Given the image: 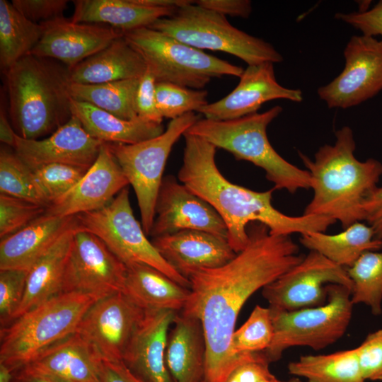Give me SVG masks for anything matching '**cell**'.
Returning a JSON list of instances; mask_svg holds the SVG:
<instances>
[{
  "label": "cell",
  "instance_id": "cell-1",
  "mask_svg": "<svg viewBox=\"0 0 382 382\" xmlns=\"http://www.w3.org/2000/svg\"><path fill=\"white\" fill-rule=\"evenodd\" d=\"M245 248L226 264L188 277L190 294L180 311L202 323L206 342L204 381L224 382L248 353L231 349L239 313L248 299L302 260L290 236L275 235L261 223L248 227Z\"/></svg>",
  "mask_w": 382,
  "mask_h": 382
},
{
  "label": "cell",
  "instance_id": "cell-2",
  "mask_svg": "<svg viewBox=\"0 0 382 382\" xmlns=\"http://www.w3.org/2000/svg\"><path fill=\"white\" fill-rule=\"evenodd\" d=\"M183 164L178 180L203 198L219 213L228 230V241L236 253L247 245L248 227L261 223L275 235H301L325 232L336 222L324 216H292L277 210L272 203L274 187L254 191L228 181L216 164L217 148L202 138L185 133Z\"/></svg>",
  "mask_w": 382,
  "mask_h": 382
},
{
  "label": "cell",
  "instance_id": "cell-3",
  "mask_svg": "<svg viewBox=\"0 0 382 382\" xmlns=\"http://www.w3.org/2000/svg\"><path fill=\"white\" fill-rule=\"evenodd\" d=\"M335 137V143L320 147L313 160L299 152L313 191L303 214L327 216L346 228L363 221L362 205L378 187L382 163L374 158L365 161L356 158L350 127H343Z\"/></svg>",
  "mask_w": 382,
  "mask_h": 382
},
{
  "label": "cell",
  "instance_id": "cell-4",
  "mask_svg": "<svg viewBox=\"0 0 382 382\" xmlns=\"http://www.w3.org/2000/svg\"><path fill=\"white\" fill-rule=\"evenodd\" d=\"M4 72L8 112L18 136L38 139L72 117L69 69L65 65L29 54Z\"/></svg>",
  "mask_w": 382,
  "mask_h": 382
},
{
  "label": "cell",
  "instance_id": "cell-5",
  "mask_svg": "<svg viewBox=\"0 0 382 382\" xmlns=\"http://www.w3.org/2000/svg\"><path fill=\"white\" fill-rule=\"evenodd\" d=\"M282 112V108L276 105L264 112L230 120L203 117L185 133L204 139L231 153L237 160L247 161L262 168L275 190L294 193L299 189L310 188V174L285 160L269 141L267 127Z\"/></svg>",
  "mask_w": 382,
  "mask_h": 382
},
{
  "label": "cell",
  "instance_id": "cell-6",
  "mask_svg": "<svg viewBox=\"0 0 382 382\" xmlns=\"http://www.w3.org/2000/svg\"><path fill=\"white\" fill-rule=\"evenodd\" d=\"M96 301L78 292L62 293L1 328L0 363L13 372L28 364L46 348L75 333Z\"/></svg>",
  "mask_w": 382,
  "mask_h": 382
},
{
  "label": "cell",
  "instance_id": "cell-7",
  "mask_svg": "<svg viewBox=\"0 0 382 382\" xmlns=\"http://www.w3.org/2000/svg\"><path fill=\"white\" fill-rule=\"evenodd\" d=\"M149 28L200 50L234 55L248 66L281 62V54L269 42L233 26L226 16L197 5L195 1L178 8Z\"/></svg>",
  "mask_w": 382,
  "mask_h": 382
},
{
  "label": "cell",
  "instance_id": "cell-8",
  "mask_svg": "<svg viewBox=\"0 0 382 382\" xmlns=\"http://www.w3.org/2000/svg\"><path fill=\"white\" fill-rule=\"evenodd\" d=\"M124 37L142 56L156 82L202 90L213 78L240 77L243 72L241 66L149 27L124 32Z\"/></svg>",
  "mask_w": 382,
  "mask_h": 382
},
{
  "label": "cell",
  "instance_id": "cell-9",
  "mask_svg": "<svg viewBox=\"0 0 382 382\" xmlns=\"http://www.w3.org/2000/svg\"><path fill=\"white\" fill-rule=\"evenodd\" d=\"M327 300L320 306L295 311L271 310L272 342L264 352L272 362L278 361L291 347L324 349L339 340L352 319V289L340 284L326 286Z\"/></svg>",
  "mask_w": 382,
  "mask_h": 382
},
{
  "label": "cell",
  "instance_id": "cell-10",
  "mask_svg": "<svg viewBox=\"0 0 382 382\" xmlns=\"http://www.w3.org/2000/svg\"><path fill=\"white\" fill-rule=\"evenodd\" d=\"M79 228L98 237L126 266L149 265L180 285L190 289V281L159 254L134 215L127 187L103 208L76 215Z\"/></svg>",
  "mask_w": 382,
  "mask_h": 382
},
{
  "label": "cell",
  "instance_id": "cell-11",
  "mask_svg": "<svg viewBox=\"0 0 382 382\" xmlns=\"http://www.w3.org/2000/svg\"><path fill=\"white\" fill-rule=\"evenodd\" d=\"M200 117L194 112L171 120L160 135L137 144L106 143L135 192L142 227L149 236L163 173L174 144Z\"/></svg>",
  "mask_w": 382,
  "mask_h": 382
},
{
  "label": "cell",
  "instance_id": "cell-12",
  "mask_svg": "<svg viewBox=\"0 0 382 382\" xmlns=\"http://www.w3.org/2000/svg\"><path fill=\"white\" fill-rule=\"evenodd\" d=\"M340 284L352 289L346 268L310 250L298 264L262 289L272 310L290 311L324 304L326 286Z\"/></svg>",
  "mask_w": 382,
  "mask_h": 382
},
{
  "label": "cell",
  "instance_id": "cell-13",
  "mask_svg": "<svg viewBox=\"0 0 382 382\" xmlns=\"http://www.w3.org/2000/svg\"><path fill=\"white\" fill-rule=\"evenodd\" d=\"M126 265L96 235L76 226L66 267L63 292L98 300L122 292Z\"/></svg>",
  "mask_w": 382,
  "mask_h": 382
},
{
  "label": "cell",
  "instance_id": "cell-14",
  "mask_svg": "<svg viewBox=\"0 0 382 382\" xmlns=\"http://www.w3.org/2000/svg\"><path fill=\"white\" fill-rule=\"evenodd\" d=\"M345 67L317 92L329 108L357 105L382 90V42L375 37L354 35L344 50Z\"/></svg>",
  "mask_w": 382,
  "mask_h": 382
},
{
  "label": "cell",
  "instance_id": "cell-15",
  "mask_svg": "<svg viewBox=\"0 0 382 382\" xmlns=\"http://www.w3.org/2000/svg\"><path fill=\"white\" fill-rule=\"evenodd\" d=\"M144 311L123 292H118L96 301L83 316L76 332L103 361H122Z\"/></svg>",
  "mask_w": 382,
  "mask_h": 382
},
{
  "label": "cell",
  "instance_id": "cell-16",
  "mask_svg": "<svg viewBox=\"0 0 382 382\" xmlns=\"http://www.w3.org/2000/svg\"><path fill=\"white\" fill-rule=\"evenodd\" d=\"M183 230H198L227 238L226 226L219 213L175 177H163L149 236L152 238Z\"/></svg>",
  "mask_w": 382,
  "mask_h": 382
},
{
  "label": "cell",
  "instance_id": "cell-17",
  "mask_svg": "<svg viewBox=\"0 0 382 382\" xmlns=\"http://www.w3.org/2000/svg\"><path fill=\"white\" fill-rule=\"evenodd\" d=\"M104 143L88 134L79 120L72 115L43 139H27L16 134L13 149L33 170L52 163L89 168Z\"/></svg>",
  "mask_w": 382,
  "mask_h": 382
},
{
  "label": "cell",
  "instance_id": "cell-18",
  "mask_svg": "<svg viewBox=\"0 0 382 382\" xmlns=\"http://www.w3.org/2000/svg\"><path fill=\"white\" fill-rule=\"evenodd\" d=\"M40 24L43 26V33L30 54L56 59L69 69L124 35L108 25L74 23L64 17Z\"/></svg>",
  "mask_w": 382,
  "mask_h": 382
},
{
  "label": "cell",
  "instance_id": "cell-19",
  "mask_svg": "<svg viewBox=\"0 0 382 382\" xmlns=\"http://www.w3.org/2000/svg\"><path fill=\"white\" fill-rule=\"evenodd\" d=\"M239 78L238 85L226 96L207 103L198 112L206 119L230 120L255 113L270 100L299 103L303 99L301 90L288 88L277 82L272 62L248 66Z\"/></svg>",
  "mask_w": 382,
  "mask_h": 382
},
{
  "label": "cell",
  "instance_id": "cell-20",
  "mask_svg": "<svg viewBox=\"0 0 382 382\" xmlns=\"http://www.w3.org/2000/svg\"><path fill=\"white\" fill-rule=\"evenodd\" d=\"M128 185L121 167L104 143L96 161L80 180L47 207L45 213L66 217L100 209Z\"/></svg>",
  "mask_w": 382,
  "mask_h": 382
},
{
  "label": "cell",
  "instance_id": "cell-21",
  "mask_svg": "<svg viewBox=\"0 0 382 382\" xmlns=\"http://www.w3.org/2000/svg\"><path fill=\"white\" fill-rule=\"evenodd\" d=\"M178 312L144 309L123 355L122 361L146 382H174L166 364L169 329Z\"/></svg>",
  "mask_w": 382,
  "mask_h": 382
},
{
  "label": "cell",
  "instance_id": "cell-22",
  "mask_svg": "<svg viewBox=\"0 0 382 382\" xmlns=\"http://www.w3.org/2000/svg\"><path fill=\"white\" fill-rule=\"evenodd\" d=\"M151 243L161 256L187 279L193 272L221 267L237 254L227 238L198 230L155 237Z\"/></svg>",
  "mask_w": 382,
  "mask_h": 382
},
{
  "label": "cell",
  "instance_id": "cell-23",
  "mask_svg": "<svg viewBox=\"0 0 382 382\" xmlns=\"http://www.w3.org/2000/svg\"><path fill=\"white\" fill-rule=\"evenodd\" d=\"M103 362L75 332L46 348L17 371L58 382H101Z\"/></svg>",
  "mask_w": 382,
  "mask_h": 382
},
{
  "label": "cell",
  "instance_id": "cell-24",
  "mask_svg": "<svg viewBox=\"0 0 382 382\" xmlns=\"http://www.w3.org/2000/svg\"><path fill=\"white\" fill-rule=\"evenodd\" d=\"M76 224V216L62 217L45 212L23 228L1 238L0 270L29 271Z\"/></svg>",
  "mask_w": 382,
  "mask_h": 382
},
{
  "label": "cell",
  "instance_id": "cell-25",
  "mask_svg": "<svg viewBox=\"0 0 382 382\" xmlns=\"http://www.w3.org/2000/svg\"><path fill=\"white\" fill-rule=\"evenodd\" d=\"M168 332L165 360L174 382L204 380L206 342L201 322L179 311Z\"/></svg>",
  "mask_w": 382,
  "mask_h": 382
},
{
  "label": "cell",
  "instance_id": "cell-26",
  "mask_svg": "<svg viewBox=\"0 0 382 382\" xmlns=\"http://www.w3.org/2000/svg\"><path fill=\"white\" fill-rule=\"evenodd\" d=\"M147 66L142 56L123 36L69 69L71 83L98 84L139 79Z\"/></svg>",
  "mask_w": 382,
  "mask_h": 382
},
{
  "label": "cell",
  "instance_id": "cell-27",
  "mask_svg": "<svg viewBox=\"0 0 382 382\" xmlns=\"http://www.w3.org/2000/svg\"><path fill=\"white\" fill-rule=\"evenodd\" d=\"M75 226L67 230L30 268L22 302L13 320L63 292L64 275Z\"/></svg>",
  "mask_w": 382,
  "mask_h": 382
},
{
  "label": "cell",
  "instance_id": "cell-28",
  "mask_svg": "<svg viewBox=\"0 0 382 382\" xmlns=\"http://www.w3.org/2000/svg\"><path fill=\"white\" fill-rule=\"evenodd\" d=\"M122 292L142 309L182 311L190 289L174 282L156 268L144 264L127 265Z\"/></svg>",
  "mask_w": 382,
  "mask_h": 382
},
{
  "label": "cell",
  "instance_id": "cell-29",
  "mask_svg": "<svg viewBox=\"0 0 382 382\" xmlns=\"http://www.w3.org/2000/svg\"><path fill=\"white\" fill-rule=\"evenodd\" d=\"M74 23L105 25L124 32L149 27L159 18L173 15L177 9L153 8L134 0L73 1Z\"/></svg>",
  "mask_w": 382,
  "mask_h": 382
},
{
  "label": "cell",
  "instance_id": "cell-30",
  "mask_svg": "<svg viewBox=\"0 0 382 382\" xmlns=\"http://www.w3.org/2000/svg\"><path fill=\"white\" fill-rule=\"evenodd\" d=\"M72 115L92 137L105 143L137 144L154 138L164 131L163 124L140 117L127 120L90 103L71 99Z\"/></svg>",
  "mask_w": 382,
  "mask_h": 382
},
{
  "label": "cell",
  "instance_id": "cell-31",
  "mask_svg": "<svg viewBox=\"0 0 382 382\" xmlns=\"http://www.w3.org/2000/svg\"><path fill=\"white\" fill-rule=\"evenodd\" d=\"M301 243L316 251L334 263L348 268L367 251L382 249V241L375 238L369 225L357 221L337 234L311 232L301 235Z\"/></svg>",
  "mask_w": 382,
  "mask_h": 382
},
{
  "label": "cell",
  "instance_id": "cell-32",
  "mask_svg": "<svg viewBox=\"0 0 382 382\" xmlns=\"http://www.w3.org/2000/svg\"><path fill=\"white\" fill-rule=\"evenodd\" d=\"M290 374L308 382H365L356 349L302 355L287 366Z\"/></svg>",
  "mask_w": 382,
  "mask_h": 382
},
{
  "label": "cell",
  "instance_id": "cell-33",
  "mask_svg": "<svg viewBox=\"0 0 382 382\" xmlns=\"http://www.w3.org/2000/svg\"><path fill=\"white\" fill-rule=\"evenodd\" d=\"M43 33L42 24L22 15L12 4L0 0V65L4 71L31 51Z\"/></svg>",
  "mask_w": 382,
  "mask_h": 382
},
{
  "label": "cell",
  "instance_id": "cell-34",
  "mask_svg": "<svg viewBox=\"0 0 382 382\" xmlns=\"http://www.w3.org/2000/svg\"><path fill=\"white\" fill-rule=\"evenodd\" d=\"M139 79L98 84L71 83L69 93L76 100L90 103L124 120H134L138 117L134 100Z\"/></svg>",
  "mask_w": 382,
  "mask_h": 382
},
{
  "label": "cell",
  "instance_id": "cell-35",
  "mask_svg": "<svg viewBox=\"0 0 382 382\" xmlns=\"http://www.w3.org/2000/svg\"><path fill=\"white\" fill-rule=\"evenodd\" d=\"M352 282L353 304L364 303L374 316L382 312V251H367L346 268Z\"/></svg>",
  "mask_w": 382,
  "mask_h": 382
},
{
  "label": "cell",
  "instance_id": "cell-36",
  "mask_svg": "<svg viewBox=\"0 0 382 382\" xmlns=\"http://www.w3.org/2000/svg\"><path fill=\"white\" fill-rule=\"evenodd\" d=\"M0 192L47 207L33 170L15 152L5 149L0 152Z\"/></svg>",
  "mask_w": 382,
  "mask_h": 382
},
{
  "label": "cell",
  "instance_id": "cell-37",
  "mask_svg": "<svg viewBox=\"0 0 382 382\" xmlns=\"http://www.w3.org/2000/svg\"><path fill=\"white\" fill-rule=\"evenodd\" d=\"M273 336L270 308L257 305L243 325L234 331L231 340V352L237 357L265 352L270 346Z\"/></svg>",
  "mask_w": 382,
  "mask_h": 382
},
{
  "label": "cell",
  "instance_id": "cell-38",
  "mask_svg": "<svg viewBox=\"0 0 382 382\" xmlns=\"http://www.w3.org/2000/svg\"><path fill=\"white\" fill-rule=\"evenodd\" d=\"M156 107L163 118L171 120L198 110L208 103L206 90H195L168 82H156Z\"/></svg>",
  "mask_w": 382,
  "mask_h": 382
},
{
  "label": "cell",
  "instance_id": "cell-39",
  "mask_svg": "<svg viewBox=\"0 0 382 382\" xmlns=\"http://www.w3.org/2000/svg\"><path fill=\"white\" fill-rule=\"evenodd\" d=\"M88 169L67 164L52 163L34 170L36 184L47 207L66 194Z\"/></svg>",
  "mask_w": 382,
  "mask_h": 382
},
{
  "label": "cell",
  "instance_id": "cell-40",
  "mask_svg": "<svg viewBox=\"0 0 382 382\" xmlns=\"http://www.w3.org/2000/svg\"><path fill=\"white\" fill-rule=\"evenodd\" d=\"M39 204L6 195H0V238L23 228L45 212Z\"/></svg>",
  "mask_w": 382,
  "mask_h": 382
},
{
  "label": "cell",
  "instance_id": "cell-41",
  "mask_svg": "<svg viewBox=\"0 0 382 382\" xmlns=\"http://www.w3.org/2000/svg\"><path fill=\"white\" fill-rule=\"evenodd\" d=\"M28 272L25 270H0L1 328L13 320L24 296Z\"/></svg>",
  "mask_w": 382,
  "mask_h": 382
},
{
  "label": "cell",
  "instance_id": "cell-42",
  "mask_svg": "<svg viewBox=\"0 0 382 382\" xmlns=\"http://www.w3.org/2000/svg\"><path fill=\"white\" fill-rule=\"evenodd\" d=\"M355 349L364 379L382 381V328L369 334Z\"/></svg>",
  "mask_w": 382,
  "mask_h": 382
},
{
  "label": "cell",
  "instance_id": "cell-43",
  "mask_svg": "<svg viewBox=\"0 0 382 382\" xmlns=\"http://www.w3.org/2000/svg\"><path fill=\"white\" fill-rule=\"evenodd\" d=\"M264 352L249 353L227 376L224 382H262L274 375Z\"/></svg>",
  "mask_w": 382,
  "mask_h": 382
},
{
  "label": "cell",
  "instance_id": "cell-44",
  "mask_svg": "<svg viewBox=\"0 0 382 382\" xmlns=\"http://www.w3.org/2000/svg\"><path fill=\"white\" fill-rule=\"evenodd\" d=\"M69 1L66 0H13V6L26 18L42 23L64 17Z\"/></svg>",
  "mask_w": 382,
  "mask_h": 382
},
{
  "label": "cell",
  "instance_id": "cell-45",
  "mask_svg": "<svg viewBox=\"0 0 382 382\" xmlns=\"http://www.w3.org/2000/svg\"><path fill=\"white\" fill-rule=\"evenodd\" d=\"M156 81L148 70L139 79L135 95L134 106L137 115L144 120L162 124L163 117L156 107L155 86Z\"/></svg>",
  "mask_w": 382,
  "mask_h": 382
},
{
  "label": "cell",
  "instance_id": "cell-46",
  "mask_svg": "<svg viewBox=\"0 0 382 382\" xmlns=\"http://www.w3.org/2000/svg\"><path fill=\"white\" fill-rule=\"evenodd\" d=\"M335 17L359 30L363 35L381 36L382 42V0L371 9L349 13H337Z\"/></svg>",
  "mask_w": 382,
  "mask_h": 382
},
{
  "label": "cell",
  "instance_id": "cell-47",
  "mask_svg": "<svg viewBox=\"0 0 382 382\" xmlns=\"http://www.w3.org/2000/svg\"><path fill=\"white\" fill-rule=\"evenodd\" d=\"M195 4L201 7L214 11L224 16L248 18L252 11L249 0H197Z\"/></svg>",
  "mask_w": 382,
  "mask_h": 382
},
{
  "label": "cell",
  "instance_id": "cell-48",
  "mask_svg": "<svg viewBox=\"0 0 382 382\" xmlns=\"http://www.w3.org/2000/svg\"><path fill=\"white\" fill-rule=\"evenodd\" d=\"M363 220L372 227L375 238L382 241V187H377L362 205Z\"/></svg>",
  "mask_w": 382,
  "mask_h": 382
},
{
  "label": "cell",
  "instance_id": "cell-49",
  "mask_svg": "<svg viewBox=\"0 0 382 382\" xmlns=\"http://www.w3.org/2000/svg\"><path fill=\"white\" fill-rule=\"evenodd\" d=\"M101 382H146L134 374L122 361H103Z\"/></svg>",
  "mask_w": 382,
  "mask_h": 382
},
{
  "label": "cell",
  "instance_id": "cell-50",
  "mask_svg": "<svg viewBox=\"0 0 382 382\" xmlns=\"http://www.w3.org/2000/svg\"><path fill=\"white\" fill-rule=\"evenodd\" d=\"M16 132L11 126L8 118L5 114L4 110L1 108L0 112V140L4 144L14 146L16 140Z\"/></svg>",
  "mask_w": 382,
  "mask_h": 382
},
{
  "label": "cell",
  "instance_id": "cell-51",
  "mask_svg": "<svg viewBox=\"0 0 382 382\" xmlns=\"http://www.w3.org/2000/svg\"><path fill=\"white\" fill-rule=\"evenodd\" d=\"M13 382H58L54 380H52L48 378L43 376L31 375L24 374L21 371H16V374L13 376Z\"/></svg>",
  "mask_w": 382,
  "mask_h": 382
},
{
  "label": "cell",
  "instance_id": "cell-52",
  "mask_svg": "<svg viewBox=\"0 0 382 382\" xmlns=\"http://www.w3.org/2000/svg\"><path fill=\"white\" fill-rule=\"evenodd\" d=\"M14 372L6 365L0 363V382H13Z\"/></svg>",
  "mask_w": 382,
  "mask_h": 382
},
{
  "label": "cell",
  "instance_id": "cell-53",
  "mask_svg": "<svg viewBox=\"0 0 382 382\" xmlns=\"http://www.w3.org/2000/svg\"><path fill=\"white\" fill-rule=\"evenodd\" d=\"M262 382H301V381L299 378L297 377L292 378L288 381H281L274 376L273 377L266 379Z\"/></svg>",
  "mask_w": 382,
  "mask_h": 382
},
{
  "label": "cell",
  "instance_id": "cell-54",
  "mask_svg": "<svg viewBox=\"0 0 382 382\" xmlns=\"http://www.w3.org/2000/svg\"><path fill=\"white\" fill-rule=\"evenodd\" d=\"M202 382H206L204 380H203Z\"/></svg>",
  "mask_w": 382,
  "mask_h": 382
}]
</instances>
